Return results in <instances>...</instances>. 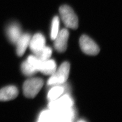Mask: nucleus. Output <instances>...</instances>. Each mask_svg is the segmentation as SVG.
<instances>
[{"label":"nucleus","instance_id":"16","mask_svg":"<svg viewBox=\"0 0 122 122\" xmlns=\"http://www.w3.org/2000/svg\"><path fill=\"white\" fill-rule=\"evenodd\" d=\"M59 18L58 16H55L53 18L52 21L51 30V39L54 40L59 32Z\"/></svg>","mask_w":122,"mask_h":122},{"label":"nucleus","instance_id":"1","mask_svg":"<svg viewBox=\"0 0 122 122\" xmlns=\"http://www.w3.org/2000/svg\"><path fill=\"white\" fill-rule=\"evenodd\" d=\"M27 61L33 65L38 71H40L45 75H51L56 69V62L53 60L41 61L35 56H30Z\"/></svg>","mask_w":122,"mask_h":122},{"label":"nucleus","instance_id":"15","mask_svg":"<svg viewBox=\"0 0 122 122\" xmlns=\"http://www.w3.org/2000/svg\"><path fill=\"white\" fill-rule=\"evenodd\" d=\"M51 54V49L49 47L45 46L41 51L35 55V56L41 61H46L50 59Z\"/></svg>","mask_w":122,"mask_h":122},{"label":"nucleus","instance_id":"6","mask_svg":"<svg viewBox=\"0 0 122 122\" xmlns=\"http://www.w3.org/2000/svg\"><path fill=\"white\" fill-rule=\"evenodd\" d=\"M73 104L72 99L68 95H65L59 99L50 101L48 104L49 109L51 110H59L72 107Z\"/></svg>","mask_w":122,"mask_h":122},{"label":"nucleus","instance_id":"14","mask_svg":"<svg viewBox=\"0 0 122 122\" xmlns=\"http://www.w3.org/2000/svg\"><path fill=\"white\" fill-rule=\"evenodd\" d=\"M39 122H54L56 121L55 114L53 110H46L42 112L39 117Z\"/></svg>","mask_w":122,"mask_h":122},{"label":"nucleus","instance_id":"10","mask_svg":"<svg viewBox=\"0 0 122 122\" xmlns=\"http://www.w3.org/2000/svg\"><path fill=\"white\" fill-rule=\"evenodd\" d=\"M30 36L28 34L21 35L16 42V53L18 56L24 55L26 48L29 45Z\"/></svg>","mask_w":122,"mask_h":122},{"label":"nucleus","instance_id":"9","mask_svg":"<svg viewBox=\"0 0 122 122\" xmlns=\"http://www.w3.org/2000/svg\"><path fill=\"white\" fill-rule=\"evenodd\" d=\"M18 91L14 86H8L0 90V101H9L16 98Z\"/></svg>","mask_w":122,"mask_h":122},{"label":"nucleus","instance_id":"8","mask_svg":"<svg viewBox=\"0 0 122 122\" xmlns=\"http://www.w3.org/2000/svg\"><path fill=\"white\" fill-rule=\"evenodd\" d=\"M30 51L36 55L45 46V39L41 34H35L30 39L29 45Z\"/></svg>","mask_w":122,"mask_h":122},{"label":"nucleus","instance_id":"4","mask_svg":"<svg viewBox=\"0 0 122 122\" xmlns=\"http://www.w3.org/2000/svg\"><path fill=\"white\" fill-rule=\"evenodd\" d=\"M70 72V64L67 62H65L53 73L51 78L48 79V85L63 84L65 82L68 78Z\"/></svg>","mask_w":122,"mask_h":122},{"label":"nucleus","instance_id":"12","mask_svg":"<svg viewBox=\"0 0 122 122\" xmlns=\"http://www.w3.org/2000/svg\"><path fill=\"white\" fill-rule=\"evenodd\" d=\"M64 92V89L62 86H56L49 91L47 95L48 100L51 101L56 100Z\"/></svg>","mask_w":122,"mask_h":122},{"label":"nucleus","instance_id":"2","mask_svg":"<svg viewBox=\"0 0 122 122\" xmlns=\"http://www.w3.org/2000/svg\"><path fill=\"white\" fill-rule=\"evenodd\" d=\"M59 12L63 22L67 28L73 30L77 29V16L70 6L66 5L62 6L60 8Z\"/></svg>","mask_w":122,"mask_h":122},{"label":"nucleus","instance_id":"7","mask_svg":"<svg viewBox=\"0 0 122 122\" xmlns=\"http://www.w3.org/2000/svg\"><path fill=\"white\" fill-rule=\"evenodd\" d=\"M68 38L69 32L67 29H64L58 32L54 39V46L58 52H64L66 51Z\"/></svg>","mask_w":122,"mask_h":122},{"label":"nucleus","instance_id":"5","mask_svg":"<svg viewBox=\"0 0 122 122\" xmlns=\"http://www.w3.org/2000/svg\"><path fill=\"white\" fill-rule=\"evenodd\" d=\"M79 45L82 51L86 55L96 56L100 51L98 45L89 37L85 35L80 38Z\"/></svg>","mask_w":122,"mask_h":122},{"label":"nucleus","instance_id":"11","mask_svg":"<svg viewBox=\"0 0 122 122\" xmlns=\"http://www.w3.org/2000/svg\"><path fill=\"white\" fill-rule=\"evenodd\" d=\"M6 33L9 40L14 44L16 43L19 38L21 35L20 26L16 24L9 26L7 29Z\"/></svg>","mask_w":122,"mask_h":122},{"label":"nucleus","instance_id":"13","mask_svg":"<svg viewBox=\"0 0 122 122\" xmlns=\"http://www.w3.org/2000/svg\"><path fill=\"white\" fill-rule=\"evenodd\" d=\"M21 69L22 73L26 76H31L38 71L33 65L29 63L27 60L22 63Z\"/></svg>","mask_w":122,"mask_h":122},{"label":"nucleus","instance_id":"3","mask_svg":"<svg viewBox=\"0 0 122 122\" xmlns=\"http://www.w3.org/2000/svg\"><path fill=\"white\" fill-rule=\"evenodd\" d=\"M43 85V80L40 78H32L26 80L23 85L24 95L29 98H34L39 93Z\"/></svg>","mask_w":122,"mask_h":122}]
</instances>
